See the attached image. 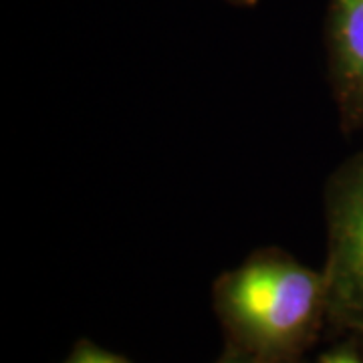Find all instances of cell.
<instances>
[{
  "label": "cell",
  "instance_id": "cell-5",
  "mask_svg": "<svg viewBox=\"0 0 363 363\" xmlns=\"http://www.w3.org/2000/svg\"><path fill=\"white\" fill-rule=\"evenodd\" d=\"M315 363H363V350L355 337H343L333 347L323 351Z\"/></svg>",
  "mask_w": 363,
  "mask_h": 363
},
{
  "label": "cell",
  "instance_id": "cell-6",
  "mask_svg": "<svg viewBox=\"0 0 363 363\" xmlns=\"http://www.w3.org/2000/svg\"><path fill=\"white\" fill-rule=\"evenodd\" d=\"M216 363H269V362H262L259 357H252V355H248V353H242V351L238 350H228L224 351V355H222L220 359Z\"/></svg>",
  "mask_w": 363,
  "mask_h": 363
},
{
  "label": "cell",
  "instance_id": "cell-4",
  "mask_svg": "<svg viewBox=\"0 0 363 363\" xmlns=\"http://www.w3.org/2000/svg\"><path fill=\"white\" fill-rule=\"evenodd\" d=\"M63 363H131L123 355H117L113 351L105 350L101 345L93 343L89 339H81L73 345L71 353Z\"/></svg>",
  "mask_w": 363,
  "mask_h": 363
},
{
  "label": "cell",
  "instance_id": "cell-1",
  "mask_svg": "<svg viewBox=\"0 0 363 363\" xmlns=\"http://www.w3.org/2000/svg\"><path fill=\"white\" fill-rule=\"evenodd\" d=\"M228 347L269 363H298L327 329V281L283 248H259L212 286Z\"/></svg>",
  "mask_w": 363,
  "mask_h": 363
},
{
  "label": "cell",
  "instance_id": "cell-2",
  "mask_svg": "<svg viewBox=\"0 0 363 363\" xmlns=\"http://www.w3.org/2000/svg\"><path fill=\"white\" fill-rule=\"evenodd\" d=\"M327 331L363 333V145L325 182Z\"/></svg>",
  "mask_w": 363,
  "mask_h": 363
},
{
  "label": "cell",
  "instance_id": "cell-7",
  "mask_svg": "<svg viewBox=\"0 0 363 363\" xmlns=\"http://www.w3.org/2000/svg\"><path fill=\"white\" fill-rule=\"evenodd\" d=\"M220 2L234 6V9H255L260 0H220Z\"/></svg>",
  "mask_w": 363,
  "mask_h": 363
},
{
  "label": "cell",
  "instance_id": "cell-3",
  "mask_svg": "<svg viewBox=\"0 0 363 363\" xmlns=\"http://www.w3.org/2000/svg\"><path fill=\"white\" fill-rule=\"evenodd\" d=\"M325 61L339 130L363 138V0H329Z\"/></svg>",
  "mask_w": 363,
  "mask_h": 363
},
{
  "label": "cell",
  "instance_id": "cell-8",
  "mask_svg": "<svg viewBox=\"0 0 363 363\" xmlns=\"http://www.w3.org/2000/svg\"><path fill=\"white\" fill-rule=\"evenodd\" d=\"M351 337L357 339V343H359V347H362V350H363V333H362V335H351Z\"/></svg>",
  "mask_w": 363,
  "mask_h": 363
}]
</instances>
